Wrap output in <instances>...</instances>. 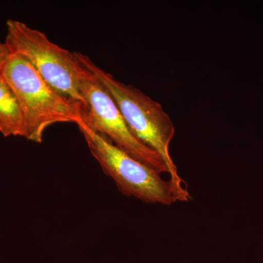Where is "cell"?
Returning <instances> with one entry per match:
<instances>
[{
    "instance_id": "cell-1",
    "label": "cell",
    "mask_w": 263,
    "mask_h": 263,
    "mask_svg": "<svg viewBox=\"0 0 263 263\" xmlns=\"http://www.w3.org/2000/svg\"><path fill=\"white\" fill-rule=\"evenodd\" d=\"M76 54L85 68L95 74L108 90L133 134L163 160L168 170L170 180L174 186L191 199L186 183L180 177L170 153V145L176 128L162 105L135 86L117 80L111 74L95 65L86 55L77 51Z\"/></svg>"
},
{
    "instance_id": "cell-2",
    "label": "cell",
    "mask_w": 263,
    "mask_h": 263,
    "mask_svg": "<svg viewBox=\"0 0 263 263\" xmlns=\"http://www.w3.org/2000/svg\"><path fill=\"white\" fill-rule=\"evenodd\" d=\"M0 73L14 93L24 119V138L41 143L48 127L82 121L84 104L48 84L24 57L10 53Z\"/></svg>"
},
{
    "instance_id": "cell-3",
    "label": "cell",
    "mask_w": 263,
    "mask_h": 263,
    "mask_svg": "<svg viewBox=\"0 0 263 263\" xmlns=\"http://www.w3.org/2000/svg\"><path fill=\"white\" fill-rule=\"evenodd\" d=\"M77 126L104 174L113 179L123 195L162 205L190 200L180 193L171 180L163 179L157 170L133 158L82 121Z\"/></svg>"
},
{
    "instance_id": "cell-4",
    "label": "cell",
    "mask_w": 263,
    "mask_h": 263,
    "mask_svg": "<svg viewBox=\"0 0 263 263\" xmlns=\"http://www.w3.org/2000/svg\"><path fill=\"white\" fill-rule=\"evenodd\" d=\"M6 24L5 43L10 53L24 57L52 87L84 104L80 87L87 70L79 61L76 51L57 46L44 33L23 22L8 20Z\"/></svg>"
},
{
    "instance_id": "cell-5",
    "label": "cell",
    "mask_w": 263,
    "mask_h": 263,
    "mask_svg": "<svg viewBox=\"0 0 263 263\" xmlns=\"http://www.w3.org/2000/svg\"><path fill=\"white\" fill-rule=\"evenodd\" d=\"M80 91L84 100L83 122L136 160L161 174H168L160 156L133 134L108 90L89 70L81 81Z\"/></svg>"
},
{
    "instance_id": "cell-6",
    "label": "cell",
    "mask_w": 263,
    "mask_h": 263,
    "mask_svg": "<svg viewBox=\"0 0 263 263\" xmlns=\"http://www.w3.org/2000/svg\"><path fill=\"white\" fill-rule=\"evenodd\" d=\"M0 133L5 137L23 136L24 119L11 88L0 73Z\"/></svg>"
},
{
    "instance_id": "cell-7",
    "label": "cell",
    "mask_w": 263,
    "mask_h": 263,
    "mask_svg": "<svg viewBox=\"0 0 263 263\" xmlns=\"http://www.w3.org/2000/svg\"><path fill=\"white\" fill-rule=\"evenodd\" d=\"M10 54V52L8 46L5 43H0V69L4 65Z\"/></svg>"
}]
</instances>
